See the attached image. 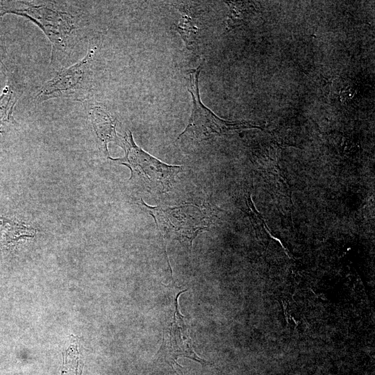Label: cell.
<instances>
[{"instance_id": "cell-1", "label": "cell", "mask_w": 375, "mask_h": 375, "mask_svg": "<svg viewBox=\"0 0 375 375\" xmlns=\"http://www.w3.org/2000/svg\"><path fill=\"white\" fill-rule=\"evenodd\" d=\"M10 12L24 16L35 24L51 44V63L61 67L76 44L80 23L62 6L51 1H30Z\"/></svg>"}, {"instance_id": "cell-2", "label": "cell", "mask_w": 375, "mask_h": 375, "mask_svg": "<svg viewBox=\"0 0 375 375\" xmlns=\"http://www.w3.org/2000/svg\"><path fill=\"white\" fill-rule=\"evenodd\" d=\"M95 50L90 45L87 54L76 64L63 68L38 90L35 96L38 103L52 99L62 98L83 101L92 90V66Z\"/></svg>"}, {"instance_id": "cell-3", "label": "cell", "mask_w": 375, "mask_h": 375, "mask_svg": "<svg viewBox=\"0 0 375 375\" xmlns=\"http://www.w3.org/2000/svg\"><path fill=\"white\" fill-rule=\"evenodd\" d=\"M151 215L163 233L165 238L177 240L183 244L189 246L199 232L206 229L209 218L206 215L203 207L194 204H184L174 208L149 206Z\"/></svg>"}, {"instance_id": "cell-4", "label": "cell", "mask_w": 375, "mask_h": 375, "mask_svg": "<svg viewBox=\"0 0 375 375\" xmlns=\"http://www.w3.org/2000/svg\"><path fill=\"white\" fill-rule=\"evenodd\" d=\"M125 156L110 159L130 168L131 178H142L149 188H159L165 192L172 189L175 176L181 171V166L169 165L145 152L135 143L131 131L121 140L119 144Z\"/></svg>"}, {"instance_id": "cell-5", "label": "cell", "mask_w": 375, "mask_h": 375, "mask_svg": "<svg viewBox=\"0 0 375 375\" xmlns=\"http://www.w3.org/2000/svg\"><path fill=\"white\" fill-rule=\"evenodd\" d=\"M201 66L190 72L189 91L192 95L193 107L189 122L178 138L186 135L199 141L210 139L229 131L253 127L247 122L223 120L204 106L200 99L199 77Z\"/></svg>"}, {"instance_id": "cell-6", "label": "cell", "mask_w": 375, "mask_h": 375, "mask_svg": "<svg viewBox=\"0 0 375 375\" xmlns=\"http://www.w3.org/2000/svg\"><path fill=\"white\" fill-rule=\"evenodd\" d=\"M185 291L187 290L180 291L174 299L173 316L171 322L164 328L162 344L157 354L158 360H164L171 365L178 375H184L182 367L177 363L178 358H188L202 365L209 364L194 351L184 317L178 310V297L181 292Z\"/></svg>"}, {"instance_id": "cell-7", "label": "cell", "mask_w": 375, "mask_h": 375, "mask_svg": "<svg viewBox=\"0 0 375 375\" xmlns=\"http://www.w3.org/2000/svg\"><path fill=\"white\" fill-rule=\"evenodd\" d=\"M88 117L106 154L108 153V142H114L119 146L122 139L116 133L117 119L106 108L100 106H91L88 110Z\"/></svg>"}, {"instance_id": "cell-8", "label": "cell", "mask_w": 375, "mask_h": 375, "mask_svg": "<svg viewBox=\"0 0 375 375\" xmlns=\"http://www.w3.org/2000/svg\"><path fill=\"white\" fill-rule=\"evenodd\" d=\"M35 231L31 227L0 217V241L12 242L25 237H32Z\"/></svg>"}, {"instance_id": "cell-9", "label": "cell", "mask_w": 375, "mask_h": 375, "mask_svg": "<svg viewBox=\"0 0 375 375\" xmlns=\"http://www.w3.org/2000/svg\"><path fill=\"white\" fill-rule=\"evenodd\" d=\"M21 94L11 85H6L0 96V133L10 122L15 105Z\"/></svg>"}, {"instance_id": "cell-10", "label": "cell", "mask_w": 375, "mask_h": 375, "mask_svg": "<svg viewBox=\"0 0 375 375\" xmlns=\"http://www.w3.org/2000/svg\"><path fill=\"white\" fill-rule=\"evenodd\" d=\"M230 8L228 28H233L249 19L255 10V4L248 1H226Z\"/></svg>"}, {"instance_id": "cell-11", "label": "cell", "mask_w": 375, "mask_h": 375, "mask_svg": "<svg viewBox=\"0 0 375 375\" xmlns=\"http://www.w3.org/2000/svg\"><path fill=\"white\" fill-rule=\"evenodd\" d=\"M181 19L177 26L178 31L181 33L187 45L190 46L194 42L198 29L188 16L185 15Z\"/></svg>"}]
</instances>
